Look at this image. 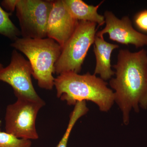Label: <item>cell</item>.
<instances>
[{
    "instance_id": "6da1fadb",
    "label": "cell",
    "mask_w": 147,
    "mask_h": 147,
    "mask_svg": "<svg viewBox=\"0 0 147 147\" xmlns=\"http://www.w3.org/2000/svg\"><path fill=\"white\" fill-rule=\"evenodd\" d=\"M113 67L116 77L110 80V85L115 90V102L122 113L123 123L127 125L131 110L139 113L140 108L147 109V51L119 50Z\"/></svg>"
},
{
    "instance_id": "7a4b0ae2",
    "label": "cell",
    "mask_w": 147,
    "mask_h": 147,
    "mask_svg": "<svg viewBox=\"0 0 147 147\" xmlns=\"http://www.w3.org/2000/svg\"><path fill=\"white\" fill-rule=\"evenodd\" d=\"M101 78L89 72L81 74L72 71L61 74L55 78L57 97L67 105H75L79 101H90L96 104L100 111L107 112L115 102L114 92Z\"/></svg>"
},
{
    "instance_id": "3957f363",
    "label": "cell",
    "mask_w": 147,
    "mask_h": 147,
    "mask_svg": "<svg viewBox=\"0 0 147 147\" xmlns=\"http://www.w3.org/2000/svg\"><path fill=\"white\" fill-rule=\"evenodd\" d=\"M15 50L24 53L28 59L32 75L40 88L52 90L55 86V66L62 51L60 45L49 38H18L11 44Z\"/></svg>"
},
{
    "instance_id": "277c9868",
    "label": "cell",
    "mask_w": 147,
    "mask_h": 147,
    "mask_svg": "<svg viewBox=\"0 0 147 147\" xmlns=\"http://www.w3.org/2000/svg\"><path fill=\"white\" fill-rule=\"evenodd\" d=\"M96 25L94 23L79 21L73 34L62 49L55 65V73H80L89 50L94 43Z\"/></svg>"
},
{
    "instance_id": "5b68a950",
    "label": "cell",
    "mask_w": 147,
    "mask_h": 147,
    "mask_svg": "<svg viewBox=\"0 0 147 147\" xmlns=\"http://www.w3.org/2000/svg\"><path fill=\"white\" fill-rule=\"evenodd\" d=\"M42 99L18 98L6 109L5 131L20 139L36 140L39 136L36 122L40 109L45 105Z\"/></svg>"
},
{
    "instance_id": "8992f818",
    "label": "cell",
    "mask_w": 147,
    "mask_h": 147,
    "mask_svg": "<svg viewBox=\"0 0 147 147\" xmlns=\"http://www.w3.org/2000/svg\"><path fill=\"white\" fill-rule=\"evenodd\" d=\"M53 1L18 0L16 10L23 38L47 37V21Z\"/></svg>"
},
{
    "instance_id": "52a82bcc",
    "label": "cell",
    "mask_w": 147,
    "mask_h": 147,
    "mask_svg": "<svg viewBox=\"0 0 147 147\" xmlns=\"http://www.w3.org/2000/svg\"><path fill=\"white\" fill-rule=\"evenodd\" d=\"M33 71L29 61L17 50L11 53L10 63L0 71V81L10 85L15 96L34 100L41 99L37 94L32 82Z\"/></svg>"
},
{
    "instance_id": "ba28073f",
    "label": "cell",
    "mask_w": 147,
    "mask_h": 147,
    "mask_svg": "<svg viewBox=\"0 0 147 147\" xmlns=\"http://www.w3.org/2000/svg\"><path fill=\"white\" fill-rule=\"evenodd\" d=\"M103 16L105 26L96 33L97 36L108 34L110 40L123 45H132L136 48L147 45V35L135 30L128 16L120 19L109 11H105Z\"/></svg>"
},
{
    "instance_id": "9c48e42d",
    "label": "cell",
    "mask_w": 147,
    "mask_h": 147,
    "mask_svg": "<svg viewBox=\"0 0 147 147\" xmlns=\"http://www.w3.org/2000/svg\"><path fill=\"white\" fill-rule=\"evenodd\" d=\"M78 22L69 13L62 0L53 1L47 21V37L58 42L62 49L73 34Z\"/></svg>"
},
{
    "instance_id": "30bf717a",
    "label": "cell",
    "mask_w": 147,
    "mask_h": 147,
    "mask_svg": "<svg viewBox=\"0 0 147 147\" xmlns=\"http://www.w3.org/2000/svg\"><path fill=\"white\" fill-rule=\"evenodd\" d=\"M94 52L96 59L95 75L99 74L100 78L107 81L115 74L111 69V58L113 50L117 49L119 45L105 41L103 36L96 35Z\"/></svg>"
},
{
    "instance_id": "8fae6325",
    "label": "cell",
    "mask_w": 147,
    "mask_h": 147,
    "mask_svg": "<svg viewBox=\"0 0 147 147\" xmlns=\"http://www.w3.org/2000/svg\"><path fill=\"white\" fill-rule=\"evenodd\" d=\"M62 1L69 14L77 21L96 23L99 26L105 24L104 16L98 12L103 1L96 6L87 4L82 0H62Z\"/></svg>"
},
{
    "instance_id": "7c38bea8",
    "label": "cell",
    "mask_w": 147,
    "mask_h": 147,
    "mask_svg": "<svg viewBox=\"0 0 147 147\" xmlns=\"http://www.w3.org/2000/svg\"><path fill=\"white\" fill-rule=\"evenodd\" d=\"M88 111L86 101H79L76 102L69 116V121L65 132L56 147H67L69 138L74 127L78 120L86 115Z\"/></svg>"
},
{
    "instance_id": "4fadbf2b",
    "label": "cell",
    "mask_w": 147,
    "mask_h": 147,
    "mask_svg": "<svg viewBox=\"0 0 147 147\" xmlns=\"http://www.w3.org/2000/svg\"><path fill=\"white\" fill-rule=\"evenodd\" d=\"M11 14L0 6V34L13 41L21 35V33L11 20L9 16Z\"/></svg>"
},
{
    "instance_id": "5bb4252c",
    "label": "cell",
    "mask_w": 147,
    "mask_h": 147,
    "mask_svg": "<svg viewBox=\"0 0 147 147\" xmlns=\"http://www.w3.org/2000/svg\"><path fill=\"white\" fill-rule=\"evenodd\" d=\"M30 140L17 138L6 131H0V147H31Z\"/></svg>"
},
{
    "instance_id": "9a60e30c",
    "label": "cell",
    "mask_w": 147,
    "mask_h": 147,
    "mask_svg": "<svg viewBox=\"0 0 147 147\" xmlns=\"http://www.w3.org/2000/svg\"><path fill=\"white\" fill-rule=\"evenodd\" d=\"M134 22L139 30L147 33V9L136 13L134 17Z\"/></svg>"
},
{
    "instance_id": "2e32d148",
    "label": "cell",
    "mask_w": 147,
    "mask_h": 147,
    "mask_svg": "<svg viewBox=\"0 0 147 147\" xmlns=\"http://www.w3.org/2000/svg\"><path fill=\"white\" fill-rule=\"evenodd\" d=\"M18 1V0H4L1 2V4L2 6L11 13L16 9Z\"/></svg>"
},
{
    "instance_id": "e0dca14e",
    "label": "cell",
    "mask_w": 147,
    "mask_h": 147,
    "mask_svg": "<svg viewBox=\"0 0 147 147\" xmlns=\"http://www.w3.org/2000/svg\"><path fill=\"white\" fill-rule=\"evenodd\" d=\"M3 67L4 66L2 64L0 63V71H1V70Z\"/></svg>"
},
{
    "instance_id": "ac0fdd59",
    "label": "cell",
    "mask_w": 147,
    "mask_h": 147,
    "mask_svg": "<svg viewBox=\"0 0 147 147\" xmlns=\"http://www.w3.org/2000/svg\"><path fill=\"white\" fill-rule=\"evenodd\" d=\"M1 121L0 120V125H1Z\"/></svg>"
}]
</instances>
